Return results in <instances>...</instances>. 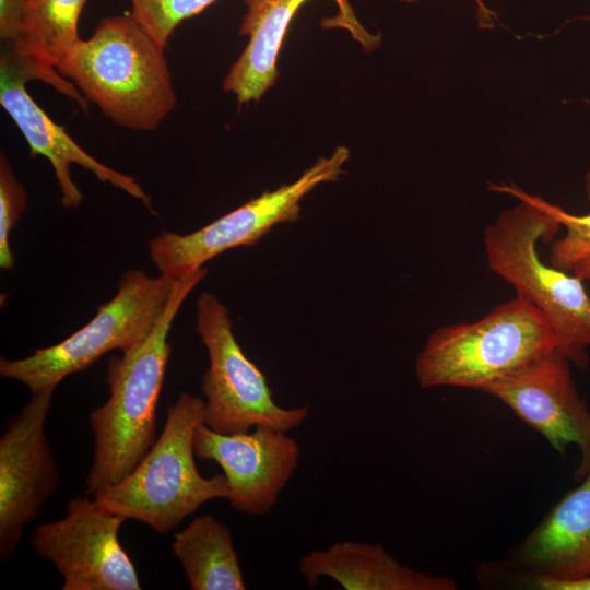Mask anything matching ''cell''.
Wrapping results in <instances>:
<instances>
[{"mask_svg": "<svg viewBox=\"0 0 590 590\" xmlns=\"http://www.w3.org/2000/svg\"><path fill=\"white\" fill-rule=\"evenodd\" d=\"M194 330L209 355L201 380L208 427L221 434L246 433L260 425L288 432L308 417L306 405L276 404L264 374L243 351L228 310L215 295L203 292L198 297Z\"/></svg>", "mask_w": 590, "mask_h": 590, "instance_id": "obj_7", "label": "cell"}, {"mask_svg": "<svg viewBox=\"0 0 590 590\" xmlns=\"http://www.w3.org/2000/svg\"><path fill=\"white\" fill-rule=\"evenodd\" d=\"M172 550L191 590H244L228 528L211 515L194 517L174 534Z\"/></svg>", "mask_w": 590, "mask_h": 590, "instance_id": "obj_18", "label": "cell"}, {"mask_svg": "<svg viewBox=\"0 0 590 590\" xmlns=\"http://www.w3.org/2000/svg\"><path fill=\"white\" fill-rule=\"evenodd\" d=\"M560 225L539 208L520 201L502 212L483 233L488 268L548 320L556 350L580 370L589 363L590 296L583 281L544 263L539 240L548 241Z\"/></svg>", "mask_w": 590, "mask_h": 590, "instance_id": "obj_4", "label": "cell"}, {"mask_svg": "<svg viewBox=\"0 0 590 590\" xmlns=\"http://www.w3.org/2000/svg\"><path fill=\"white\" fill-rule=\"evenodd\" d=\"M246 12L239 34L248 43L223 80V88L235 95L238 104L259 101L274 86L279 71L278 56L287 28L298 9L308 0H243ZM338 5L334 16L322 20L324 28H344L365 51L381 44L379 33H369L355 16L349 0H333Z\"/></svg>", "mask_w": 590, "mask_h": 590, "instance_id": "obj_14", "label": "cell"}, {"mask_svg": "<svg viewBox=\"0 0 590 590\" xmlns=\"http://www.w3.org/2000/svg\"><path fill=\"white\" fill-rule=\"evenodd\" d=\"M287 432L256 426L221 434L205 424L194 435L196 457L221 467L229 485L232 508L248 516L267 515L298 465L299 446Z\"/></svg>", "mask_w": 590, "mask_h": 590, "instance_id": "obj_11", "label": "cell"}, {"mask_svg": "<svg viewBox=\"0 0 590 590\" xmlns=\"http://www.w3.org/2000/svg\"><path fill=\"white\" fill-rule=\"evenodd\" d=\"M54 390L31 393L0 437V560L16 551L24 527L56 493L59 471L45 433Z\"/></svg>", "mask_w": 590, "mask_h": 590, "instance_id": "obj_10", "label": "cell"}, {"mask_svg": "<svg viewBox=\"0 0 590 590\" xmlns=\"http://www.w3.org/2000/svg\"><path fill=\"white\" fill-rule=\"evenodd\" d=\"M204 268L176 280L170 298L148 335L107 363L109 397L88 416L94 447L86 494L123 480L155 442L156 408L172 353L168 334L182 303L205 278Z\"/></svg>", "mask_w": 590, "mask_h": 590, "instance_id": "obj_1", "label": "cell"}, {"mask_svg": "<svg viewBox=\"0 0 590 590\" xmlns=\"http://www.w3.org/2000/svg\"><path fill=\"white\" fill-rule=\"evenodd\" d=\"M27 205V192L16 178L7 156H0V267L11 270L15 258L10 235Z\"/></svg>", "mask_w": 590, "mask_h": 590, "instance_id": "obj_21", "label": "cell"}, {"mask_svg": "<svg viewBox=\"0 0 590 590\" xmlns=\"http://www.w3.org/2000/svg\"><path fill=\"white\" fill-rule=\"evenodd\" d=\"M164 50L130 13L114 15L80 38L57 70L116 125L148 132L177 102Z\"/></svg>", "mask_w": 590, "mask_h": 590, "instance_id": "obj_2", "label": "cell"}, {"mask_svg": "<svg viewBox=\"0 0 590 590\" xmlns=\"http://www.w3.org/2000/svg\"><path fill=\"white\" fill-rule=\"evenodd\" d=\"M125 521L94 498L75 497L63 518L34 530L32 546L60 574L62 590H140L135 566L118 538Z\"/></svg>", "mask_w": 590, "mask_h": 590, "instance_id": "obj_9", "label": "cell"}, {"mask_svg": "<svg viewBox=\"0 0 590 590\" xmlns=\"http://www.w3.org/2000/svg\"><path fill=\"white\" fill-rule=\"evenodd\" d=\"M556 349L546 317L517 295L472 322L436 329L415 361L425 389L460 387L483 391L542 353Z\"/></svg>", "mask_w": 590, "mask_h": 590, "instance_id": "obj_5", "label": "cell"}, {"mask_svg": "<svg viewBox=\"0 0 590 590\" xmlns=\"http://www.w3.org/2000/svg\"><path fill=\"white\" fill-rule=\"evenodd\" d=\"M87 0H26L19 42L4 47L15 58L36 67L45 83L75 101L84 110L87 101L57 66L80 39L78 24Z\"/></svg>", "mask_w": 590, "mask_h": 590, "instance_id": "obj_17", "label": "cell"}, {"mask_svg": "<svg viewBox=\"0 0 590 590\" xmlns=\"http://www.w3.org/2000/svg\"><path fill=\"white\" fill-rule=\"evenodd\" d=\"M308 587L322 577L345 590H456L447 576L430 575L402 565L379 543L338 541L326 550L312 551L298 562Z\"/></svg>", "mask_w": 590, "mask_h": 590, "instance_id": "obj_16", "label": "cell"}, {"mask_svg": "<svg viewBox=\"0 0 590 590\" xmlns=\"http://www.w3.org/2000/svg\"><path fill=\"white\" fill-rule=\"evenodd\" d=\"M34 75L3 50L0 59V104L25 138L32 155L46 157L55 173L66 209L79 208L83 194L72 180L71 165L91 172L98 180L141 201L153 213L150 196L132 176L122 174L84 151L28 94Z\"/></svg>", "mask_w": 590, "mask_h": 590, "instance_id": "obj_13", "label": "cell"}, {"mask_svg": "<svg viewBox=\"0 0 590 590\" xmlns=\"http://www.w3.org/2000/svg\"><path fill=\"white\" fill-rule=\"evenodd\" d=\"M522 585L536 590H590V575L577 578H554L538 575H520Z\"/></svg>", "mask_w": 590, "mask_h": 590, "instance_id": "obj_23", "label": "cell"}, {"mask_svg": "<svg viewBox=\"0 0 590 590\" xmlns=\"http://www.w3.org/2000/svg\"><path fill=\"white\" fill-rule=\"evenodd\" d=\"M26 0H0V38L5 46L16 44L21 37Z\"/></svg>", "mask_w": 590, "mask_h": 590, "instance_id": "obj_22", "label": "cell"}, {"mask_svg": "<svg viewBox=\"0 0 590 590\" xmlns=\"http://www.w3.org/2000/svg\"><path fill=\"white\" fill-rule=\"evenodd\" d=\"M177 279L126 271L116 295L97 308L82 328L57 344L17 359H0V376L25 385L31 393L56 390L113 350L126 352L141 342L163 314Z\"/></svg>", "mask_w": 590, "mask_h": 590, "instance_id": "obj_6", "label": "cell"}, {"mask_svg": "<svg viewBox=\"0 0 590 590\" xmlns=\"http://www.w3.org/2000/svg\"><path fill=\"white\" fill-rule=\"evenodd\" d=\"M404 3H415L417 0H400ZM477 7V21L479 25L483 28H488L494 26V19L496 14L491 11L483 2V0H474Z\"/></svg>", "mask_w": 590, "mask_h": 590, "instance_id": "obj_24", "label": "cell"}, {"mask_svg": "<svg viewBox=\"0 0 590 590\" xmlns=\"http://www.w3.org/2000/svg\"><path fill=\"white\" fill-rule=\"evenodd\" d=\"M350 158L346 146L320 157L298 179L249 200L210 224L189 234L162 232L149 244V253L160 274L179 279L203 268L229 249L255 245L271 228L299 219L300 201L323 182L337 181Z\"/></svg>", "mask_w": 590, "mask_h": 590, "instance_id": "obj_8", "label": "cell"}, {"mask_svg": "<svg viewBox=\"0 0 590 590\" xmlns=\"http://www.w3.org/2000/svg\"><path fill=\"white\" fill-rule=\"evenodd\" d=\"M586 178V189L590 199V170ZM488 189L510 194L520 201L539 208L565 228V234L551 245L550 263L553 267L571 272L580 260L590 255V213L583 215L571 214L539 196L527 193L514 182L489 184Z\"/></svg>", "mask_w": 590, "mask_h": 590, "instance_id": "obj_19", "label": "cell"}, {"mask_svg": "<svg viewBox=\"0 0 590 590\" xmlns=\"http://www.w3.org/2000/svg\"><path fill=\"white\" fill-rule=\"evenodd\" d=\"M586 477L568 492L515 550L519 575L577 578L590 575V450Z\"/></svg>", "mask_w": 590, "mask_h": 590, "instance_id": "obj_15", "label": "cell"}, {"mask_svg": "<svg viewBox=\"0 0 590 590\" xmlns=\"http://www.w3.org/2000/svg\"><path fill=\"white\" fill-rule=\"evenodd\" d=\"M570 362L556 349L540 354L486 387L564 455L569 445L590 450V412L579 397Z\"/></svg>", "mask_w": 590, "mask_h": 590, "instance_id": "obj_12", "label": "cell"}, {"mask_svg": "<svg viewBox=\"0 0 590 590\" xmlns=\"http://www.w3.org/2000/svg\"><path fill=\"white\" fill-rule=\"evenodd\" d=\"M215 0H129L130 14L163 46L185 20L201 13Z\"/></svg>", "mask_w": 590, "mask_h": 590, "instance_id": "obj_20", "label": "cell"}, {"mask_svg": "<svg viewBox=\"0 0 590 590\" xmlns=\"http://www.w3.org/2000/svg\"><path fill=\"white\" fill-rule=\"evenodd\" d=\"M203 415L204 401L181 392L168 406L163 432L148 453L123 480L95 494V502L166 534L206 502L227 499L225 475L204 477L196 467L194 435L204 424Z\"/></svg>", "mask_w": 590, "mask_h": 590, "instance_id": "obj_3", "label": "cell"}, {"mask_svg": "<svg viewBox=\"0 0 590 590\" xmlns=\"http://www.w3.org/2000/svg\"><path fill=\"white\" fill-rule=\"evenodd\" d=\"M571 273L581 281H590V255L580 260L574 267Z\"/></svg>", "mask_w": 590, "mask_h": 590, "instance_id": "obj_25", "label": "cell"}]
</instances>
